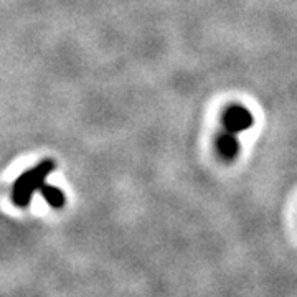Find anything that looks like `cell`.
<instances>
[{
    "label": "cell",
    "instance_id": "4",
    "mask_svg": "<svg viewBox=\"0 0 297 297\" xmlns=\"http://www.w3.org/2000/svg\"><path fill=\"white\" fill-rule=\"evenodd\" d=\"M40 192H41L43 198L46 200L50 207L59 208V207H63V205H64V195H63V192L59 190V188L51 187V185H48V183H45V185L41 187Z\"/></svg>",
    "mask_w": 297,
    "mask_h": 297
},
{
    "label": "cell",
    "instance_id": "2",
    "mask_svg": "<svg viewBox=\"0 0 297 297\" xmlns=\"http://www.w3.org/2000/svg\"><path fill=\"white\" fill-rule=\"evenodd\" d=\"M255 124L253 114L248 109L241 106H231L223 116V127L226 132L238 134L241 131H246Z\"/></svg>",
    "mask_w": 297,
    "mask_h": 297
},
{
    "label": "cell",
    "instance_id": "1",
    "mask_svg": "<svg viewBox=\"0 0 297 297\" xmlns=\"http://www.w3.org/2000/svg\"><path fill=\"white\" fill-rule=\"evenodd\" d=\"M55 170V162L43 160L38 165L21 174L13 183L12 188V202L17 207H26L31 202V197L36 190H41L45 185L46 177Z\"/></svg>",
    "mask_w": 297,
    "mask_h": 297
},
{
    "label": "cell",
    "instance_id": "3",
    "mask_svg": "<svg viewBox=\"0 0 297 297\" xmlns=\"http://www.w3.org/2000/svg\"><path fill=\"white\" fill-rule=\"evenodd\" d=\"M218 152L223 159L226 160H233L236 157V154L240 152V142L236 139V134L225 132L223 136L218 139Z\"/></svg>",
    "mask_w": 297,
    "mask_h": 297
}]
</instances>
